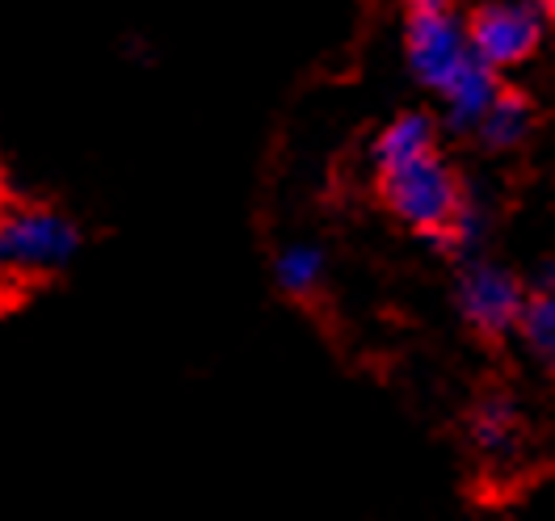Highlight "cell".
<instances>
[{"label":"cell","instance_id":"cell-10","mask_svg":"<svg viewBox=\"0 0 555 521\" xmlns=\"http://www.w3.org/2000/svg\"><path fill=\"white\" fill-rule=\"evenodd\" d=\"M324 252L312 248V244H291L282 248L274 261V282L278 290L295 303H312L315 295L324 290Z\"/></svg>","mask_w":555,"mask_h":521},{"label":"cell","instance_id":"cell-6","mask_svg":"<svg viewBox=\"0 0 555 521\" xmlns=\"http://www.w3.org/2000/svg\"><path fill=\"white\" fill-rule=\"evenodd\" d=\"M539 122V105L534 97L514 84V80H501V89H496V97L492 105L485 109V118H480V127L472 131L480 147L488 152H509V147H518L526 135H530V127Z\"/></svg>","mask_w":555,"mask_h":521},{"label":"cell","instance_id":"cell-4","mask_svg":"<svg viewBox=\"0 0 555 521\" xmlns=\"http://www.w3.org/2000/svg\"><path fill=\"white\" fill-rule=\"evenodd\" d=\"M467 51L472 47L463 17H454V0H404V55L425 89L442 93Z\"/></svg>","mask_w":555,"mask_h":521},{"label":"cell","instance_id":"cell-5","mask_svg":"<svg viewBox=\"0 0 555 521\" xmlns=\"http://www.w3.org/2000/svg\"><path fill=\"white\" fill-rule=\"evenodd\" d=\"M463 35L467 47L492 64L496 71L521 68L526 60H534L539 42H543V13L530 4H509V0H485L472 4L463 13Z\"/></svg>","mask_w":555,"mask_h":521},{"label":"cell","instance_id":"cell-12","mask_svg":"<svg viewBox=\"0 0 555 521\" xmlns=\"http://www.w3.org/2000/svg\"><path fill=\"white\" fill-rule=\"evenodd\" d=\"M534 9L543 13V22H547V26L555 30V0H534Z\"/></svg>","mask_w":555,"mask_h":521},{"label":"cell","instance_id":"cell-1","mask_svg":"<svg viewBox=\"0 0 555 521\" xmlns=\"http://www.w3.org/2000/svg\"><path fill=\"white\" fill-rule=\"evenodd\" d=\"M375 194L396 223H404L413 236L434 244L442 257H459L472 240V227H476L472 185L454 165L442 160V152L375 173Z\"/></svg>","mask_w":555,"mask_h":521},{"label":"cell","instance_id":"cell-3","mask_svg":"<svg viewBox=\"0 0 555 521\" xmlns=\"http://www.w3.org/2000/svg\"><path fill=\"white\" fill-rule=\"evenodd\" d=\"M80 252V227L51 207L0 210V278H51Z\"/></svg>","mask_w":555,"mask_h":521},{"label":"cell","instance_id":"cell-2","mask_svg":"<svg viewBox=\"0 0 555 521\" xmlns=\"http://www.w3.org/2000/svg\"><path fill=\"white\" fill-rule=\"evenodd\" d=\"M526 299H530V286L514 270L492 265V261L463 265L454 278V308H459L472 346L492 357L501 370L509 366V337L518 333Z\"/></svg>","mask_w":555,"mask_h":521},{"label":"cell","instance_id":"cell-11","mask_svg":"<svg viewBox=\"0 0 555 521\" xmlns=\"http://www.w3.org/2000/svg\"><path fill=\"white\" fill-rule=\"evenodd\" d=\"M518 337L526 341V349L543 362L547 379L555 382V282H539L530 286L526 312H521Z\"/></svg>","mask_w":555,"mask_h":521},{"label":"cell","instance_id":"cell-9","mask_svg":"<svg viewBox=\"0 0 555 521\" xmlns=\"http://www.w3.org/2000/svg\"><path fill=\"white\" fill-rule=\"evenodd\" d=\"M521 433L518 404L505 387H485L467 408V438L480 451H509Z\"/></svg>","mask_w":555,"mask_h":521},{"label":"cell","instance_id":"cell-8","mask_svg":"<svg viewBox=\"0 0 555 521\" xmlns=\"http://www.w3.org/2000/svg\"><path fill=\"white\" fill-rule=\"evenodd\" d=\"M438 152V118L425 109H404L400 118H391L375 140V173L413 165L421 156Z\"/></svg>","mask_w":555,"mask_h":521},{"label":"cell","instance_id":"cell-7","mask_svg":"<svg viewBox=\"0 0 555 521\" xmlns=\"http://www.w3.org/2000/svg\"><path fill=\"white\" fill-rule=\"evenodd\" d=\"M501 80H505V76L492 68V64H485L476 51H467L463 64H459L454 76L447 80V89H442L447 109H451V127L476 131L480 118H485V109L492 105V97H496V89H501Z\"/></svg>","mask_w":555,"mask_h":521},{"label":"cell","instance_id":"cell-13","mask_svg":"<svg viewBox=\"0 0 555 521\" xmlns=\"http://www.w3.org/2000/svg\"><path fill=\"white\" fill-rule=\"evenodd\" d=\"M13 299H17V295H13V290H4V286H0V315L9 312V308H13Z\"/></svg>","mask_w":555,"mask_h":521}]
</instances>
